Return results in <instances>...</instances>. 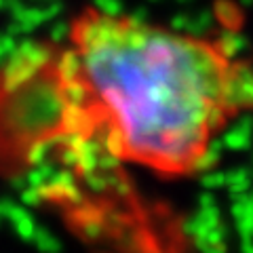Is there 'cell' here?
I'll list each match as a JSON object with an SVG mask.
<instances>
[{
	"label": "cell",
	"mask_w": 253,
	"mask_h": 253,
	"mask_svg": "<svg viewBox=\"0 0 253 253\" xmlns=\"http://www.w3.org/2000/svg\"><path fill=\"white\" fill-rule=\"evenodd\" d=\"M0 95L17 106V148L95 146L158 177H188L236 116L253 110V68L217 38L86 6L63 42L15 59Z\"/></svg>",
	"instance_id": "6da1fadb"
}]
</instances>
